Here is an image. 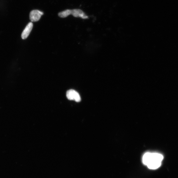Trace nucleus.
Here are the masks:
<instances>
[{
    "label": "nucleus",
    "instance_id": "f257e3e1",
    "mask_svg": "<svg viewBox=\"0 0 178 178\" xmlns=\"http://www.w3.org/2000/svg\"><path fill=\"white\" fill-rule=\"evenodd\" d=\"M163 159V156L157 153L147 152L143 155V162L151 169L158 168L161 166Z\"/></svg>",
    "mask_w": 178,
    "mask_h": 178
},
{
    "label": "nucleus",
    "instance_id": "f03ea898",
    "mask_svg": "<svg viewBox=\"0 0 178 178\" xmlns=\"http://www.w3.org/2000/svg\"><path fill=\"white\" fill-rule=\"evenodd\" d=\"M67 97L71 101H74L76 102L81 101V97L78 93L73 90H70L67 92Z\"/></svg>",
    "mask_w": 178,
    "mask_h": 178
},
{
    "label": "nucleus",
    "instance_id": "7ed1b4c3",
    "mask_svg": "<svg viewBox=\"0 0 178 178\" xmlns=\"http://www.w3.org/2000/svg\"><path fill=\"white\" fill-rule=\"evenodd\" d=\"M43 13L38 10H33L31 11L30 14V18L32 22H36L40 20Z\"/></svg>",
    "mask_w": 178,
    "mask_h": 178
},
{
    "label": "nucleus",
    "instance_id": "20e7f679",
    "mask_svg": "<svg viewBox=\"0 0 178 178\" xmlns=\"http://www.w3.org/2000/svg\"><path fill=\"white\" fill-rule=\"evenodd\" d=\"M33 24L30 22L26 26L25 29L22 33L21 38L23 40H25L29 35L33 28Z\"/></svg>",
    "mask_w": 178,
    "mask_h": 178
},
{
    "label": "nucleus",
    "instance_id": "39448f33",
    "mask_svg": "<svg viewBox=\"0 0 178 178\" xmlns=\"http://www.w3.org/2000/svg\"><path fill=\"white\" fill-rule=\"evenodd\" d=\"M71 15L75 17H80L83 19L88 18V16L83 12V11L79 9L72 10Z\"/></svg>",
    "mask_w": 178,
    "mask_h": 178
},
{
    "label": "nucleus",
    "instance_id": "423d86ee",
    "mask_svg": "<svg viewBox=\"0 0 178 178\" xmlns=\"http://www.w3.org/2000/svg\"><path fill=\"white\" fill-rule=\"evenodd\" d=\"M71 15V10H66L59 13V16L60 18H65Z\"/></svg>",
    "mask_w": 178,
    "mask_h": 178
}]
</instances>
